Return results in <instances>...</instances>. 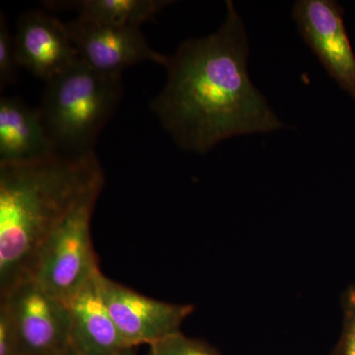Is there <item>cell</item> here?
Wrapping results in <instances>:
<instances>
[{
	"label": "cell",
	"instance_id": "6da1fadb",
	"mask_svg": "<svg viewBox=\"0 0 355 355\" xmlns=\"http://www.w3.org/2000/svg\"><path fill=\"white\" fill-rule=\"evenodd\" d=\"M226 6L218 31L187 40L169 58L167 83L151 101L163 128L184 150L207 153L222 140L284 128L250 79L244 23L232 1Z\"/></svg>",
	"mask_w": 355,
	"mask_h": 355
},
{
	"label": "cell",
	"instance_id": "7a4b0ae2",
	"mask_svg": "<svg viewBox=\"0 0 355 355\" xmlns=\"http://www.w3.org/2000/svg\"><path fill=\"white\" fill-rule=\"evenodd\" d=\"M104 183L94 150L0 164V297L30 279L44 240Z\"/></svg>",
	"mask_w": 355,
	"mask_h": 355
},
{
	"label": "cell",
	"instance_id": "3957f363",
	"mask_svg": "<svg viewBox=\"0 0 355 355\" xmlns=\"http://www.w3.org/2000/svg\"><path fill=\"white\" fill-rule=\"evenodd\" d=\"M121 95V74L98 71L78 60L46 83L40 112L58 148L87 153Z\"/></svg>",
	"mask_w": 355,
	"mask_h": 355
},
{
	"label": "cell",
	"instance_id": "277c9868",
	"mask_svg": "<svg viewBox=\"0 0 355 355\" xmlns=\"http://www.w3.org/2000/svg\"><path fill=\"white\" fill-rule=\"evenodd\" d=\"M103 186L81 198L44 240L30 279L67 304L100 272L91 237V220Z\"/></svg>",
	"mask_w": 355,
	"mask_h": 355
},
{
	"label": "cell",
	"instance_id": "5b68a950",
	"mask_svg": "<svg viewBox=\"0 0 355 355\" xmlns=\"http://www.w3.org/2000/svg\"><path fill=\"white\" fill-rule=\"evenodd\" d=\"M17 340V355H62L69 349V307L32 279L3 297Z\"/></svg>",
	"mask_w": 355,
	"mask_h": 355
},
{
	"label": "cell",
	"instance_id": "8992f818",
	"mask_svg": "<svg viewBox=\"0 0 355 355\" xmlns=\"http://www.w3.org/2000/svg\"><path fill=\"white\" fill-rule=\"evenodd\" d=\"M99 286L103 300L130 349L144 343L150 345L179 331L182 323L195 310L191 304H174L147 297L102 272Z\"/></svg>",
	"mask_w": 355,
	"mask_h": 355
},
{
	"label": "cell",
	"instance_id": "52a82bcc",
	"mask_svg": "<svg viewBox=\"0 0 355 355\" xmlns=\"http://www.w3.org/2000/svg\"><path fill=\"white\" fill-rule=\"evenodd\" d=\"M343 6L334 0H299L292 17L306 44L345 92L355 99V55Z\"/></svg>",
	"mask_w": 355,
	"mask_h": 355
},
{
	"label": "cell",
	"instance_id": "ba28073f",
	"mask_svg": "<svg viewBox=\"0 0 355 355\" xmlns=\"http://www.w3.org/2000/svg\"><path fill=\"white\" fill-rule=\"evenodd\" d=\"M67 25L79 60L98 71L121 74L139 62L167 67L169 57L153 50L139 28L100 24L77 17Z\"/></svg>",
	"mask_w": 355,
	"mask_h": 355
},
{
	"label": "cell",
	"instance_id": "9c48e42d",
	"mask_svg": "<svg viewBox=\"0 0 355 355\" xmlns=\"http://www.w3.org/2000/svg\"><path fill=\"white\" fill-rule=\"evenodd\" d=\"M14 42L20 67L46 83L79 60L67 25L43 11L21 16Z\"/></svg>",
	"mask_w": 355,
	"mask_h": 355
},
{
	"label": "cell",
	"instance_id": "30bf717a",
	"mask_svg": "<svg viewBox=\"0 0 355 355\" xmlns=\"http://www.w3.org/2000/svg\"><path fill=\"white\" fill-rule=\"evenodd\" d=\"M101 270L67 303L70 318L69 347L77 355H118L130 349L103 300Z\"/></svg>",
	"mask_w": 355,
	"mask_h": 355
},
{
	"label": "cell",
	"instance_id": "8fae6325",
	"mask_svg": "<svg viewBox=\"0 0 355 355\" xmlns=\"http://www.w3.org/2000/svg\"><path fill=\"white\" fill-rule=\"evenodd\" d=\"M58 146L44 127L40 109L15 98L0 101V164H17L51 157Z\"/></svg>",
	"mask_w": 355,
	"mask_h": 355
},
{
	"label": "cell",
	"instance_id": "7c38bea8",
	"mask_svg": "<svg viewBox=\"0 0 355 355\" xmlns=\"http://www.w3.org/2000/svg\"><path fill=\"white\" fill-rule=\"evenodd\" d=\"M171 3L169 0H76L46 1L44 6L72 9L78 17L100 24L139 28Z\"/></svg>",
	"mask_w": 355,
	"mask_h": 355
},
{
	"label": "cell",
	"instance_id": "4fadbf2b",
	"mask_svg": "<svg viewBox=\"0 0 355 355\" xmlns=\"http://www.w3.org/2000/svg\"><path fill=\"white\" fill-rule=\"evenodd\" d=\"M149 347V355H221L207 343L188 338L180 331L151 343Z\"/></svg>",
	"mask_w": 355,
	"mask_h": 355
},
{
	"label": "cell",
	"instance_id": "5bb4252c",
	"mask_svg": "<svg viewBox=\"0 0 355 355\" xmlns=\"http://www.w3.org/2000/svg\"><path fill=\"white\" fill-rule=\"evenodd\" d=\"M20 64L14 37L9 33L6 15L0 14V88L3 90L17 78Z\"/></svg>",
	"mask_w": 355,
	"mask_h": 355
},
{
	"label": "cell",
	"instance_id": "9a60e30c",
	"mask_svg": "<svg viewBox=\"0 0 355 355\" xmlns=\"http://www.w3.org/2000/svg\"><path fill=\"white\" fill-rule=\"evenodd\" d=\"M343 331L333 355H355V286L343 296Z\"/></svg>",
	"mask_w": 355,
	"mask_h": 355
},
{
	"label": "cell",
	"instance_id": "2e32d148",
	"mask_svg": "<svg viewBox=\"0 0 355 355\" xmlns=\"http://www.w3.org/2000/svg\"><path fill=\"white\" fill-rule=\"evenodd\" d=\"M0 355H17V340L10 315L0 302Z\"/></svg>",
	"mask_w": 355,
	"mask_h": 355
},
{
	"label": "cell",
	"instance_id": "e0dca14e",
	"mask_svg": "<svg viewBox=\"0 0 355 355\" xmlns=\"http://www.w3.org/2000/svg\"><path fill=\"white\" fill-rule=\"evenodd\" d=\"M118 355H135L133 354L132 349H127L125 350H123V352H120Z\"/></svg>",
	"mask_w": 355,
	"mask_h": 355
},
{
	"label": "cell",
	"instance_id": "ac0fdd59",
	"mask_svg": "<svg viewBox=\"0 0 355 355\" xmlns=\"http://www.w3.org/2000/svg\"><path fill=\"white\" fill-rule=\"evenodd\" d=\"M62 355H77L76 352H73L71 349H69L67 350V352H64V354Z\"/></svg>",
	"mask_w": 355,
	"mask_h": 355
}]
</instances>
